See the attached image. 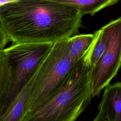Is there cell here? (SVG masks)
Listing matches in <instances>:
<instances>
[{"mask_svg": "<svg viewBox=\"0 0 121 121\" xmlns=\"http://www.w3.org/2000/svg\"><path fill=\"white\" fill-rule=\"evenodd\" d=\"M92 70L81 58L46 99L23 121H75L92 98Z\"/></svg>", "mask_w": 121, "mask_h": 121, "instance_id": "obj_2", "label": "cell"}, {"mask_svg": "<svg viewBox=\"0 0 121 121\" xmlns=\"http://www.w3.org/2000/svg\"><path fill=\"white\" fill-rule=\"evenodd\" d=\"M69 5L77 9L81 17L86 14L91 16L101 9L113 5L120 0H51Z\"/></svg>", "mask_w": 121, "mask_h": 121, "instance_id": "obj_9", "label": "cell"}, {"mask_svg": "<svg viewBox=\"0 0 121 121\" xmlns=\"http://www.w3.org/2000/svg\"><path fill=\"white\" fill-rule=\"evenodd\" d=\"M95 33V39L84 57L86 65L92 69L104 53L108 39V33L104 26Z\"/></svg>", "mask_w": 121, "mask_h": 121, "instance_id": "obj_8", "label": "cell"}, {"mask_svg": "<svg viewBox=\"0 0 121 121\" xmlns=\"http://www.w3.org/2000/svg\"><path fill=\"white\" fill-rule=\"evenodd\" d=\"M18 0H0V6L5 5L6 4L16 1Z\"/></svg>", "mask_w": 121, "mask_h": 121, "instance_id": "obj_13", "label": "cell"}, {"mask_svg": "<svg viewBox=\"0 0 121 121\" xmlns=\"http://www.w3.org/2000/svg\"><path fill=\"white\" fill-rule=\"evenodd\" d=\"M95 37L93 34L76 35L68 38V45L70 56L78 61L84 57L91 47Z\"/></svg>", "mask_w": 121, "mask_h": 121, "instance_id": "obj_10", "label": "cell"}, {"mask_svg": "<svg viewBox=\"0 0 121 121\" xmlns=\"http://www.w3.org/2000/svg\"><path fill=\"white\" fill-rule=\"evenodd\" d=\"M93 121H109V120L107 118L104 113L101 111H99L98 113Z\"/></svg>", "mask_w": 121, "mask_h": 121, "instance_id": "obj_12", "label": "cell"}, {"mask_svg": "<svg viewBox=\"0 0 121 121\" xmlns=\"http://www.w3.org/2000/svg\"><path fill=\"white\" fill-rule=\"evenodd\" d=\"M104 26L108 35V43L104 53L92 70V97L99 96L117 75L121 66V17Z\"/></svg>", "mask_w": 121, "mask_h": 121, "instance_id": "obj_5", "label": "cell"}, {"mask_svg": "<svg viewBox=\"0 0 121 121\" xmlns=\"http://www.w3.org/2000/svg\"><path fill=\"white\" fill-rule=\"evenodd\" d=\"M36 71L6 110L0 114V121H23L24 108Z\"/></svg>", "mask_w": 121, "mask_h": 121, "instance_id": "obj_7", "label": "cell"}, {"mask_svg": "<svg viewBox=\"0 0 121 121\" xmlns=\"http://www.w3.org/2000/svg\"><path fill=\"white\" fill-rule=\"evenodd\" d=\"M77 61L70 56L68 39L53 43L37 70L24 110V118L42 104Z\"/></svg>", "mask_w": 121, "mask_h": 121, "instance_id": "obj_4", "label": "cell"}, {"mask_svg": "<svg viewBox=\"0 0 121 121\" xmlns=\"http://www.w3.org/2000/svg\"><path fill=\"white\" fill-rule=\"evenodd\" d=\"M98 109L104 113L109 121H121V82L105 87Z\"/></svg>", "mask_w": 121, "mask_h": 121, "instance_id": "obj_6", "label": "cell"}, {"mask_svg": "<svg viewBox=\"0 0 121 121\" xmlns=\"http://www.w3.org/2000/svg\"><path fill=\"white\" fill-rule=\"evenodd\" d=\"M81 18L75 8L51 0H18L0 6V26L14 43L68 39L78 32Z\"/></svg>", "mask_w": 121, "mask_h": 121, "instance_id": "obj_1", "label": "cell"}, {"mask_svg": "<svg viewBox=\"0 0 121 121\" xmlns=\"http://www.w3.org/2000/svg\"><path fill=\"white\" fill-rule=\"evenodd\" d=\"M54 43H17L0 50V114L30 80Z\"/></svg>", "mask_w": 121, "mask_h": 121, "instance_id": "obj_3", "label": "cell"}, {"mask_svg": "<svg viewBox=\"0 0 121 121\" xmlns=\"http://www.w3.org/2000/svg\"><path fill=\"white\" fill-rule=\"evenodd\" d=\"M0 50L5 48V46L8 42L11 41L8 35L4 30V29L0 26Z\"/></svg>", "mask_w": 121, "mask_h": 121, "instance_id": "obj_11", "label": "cell"}]
</instances>
